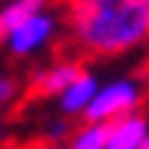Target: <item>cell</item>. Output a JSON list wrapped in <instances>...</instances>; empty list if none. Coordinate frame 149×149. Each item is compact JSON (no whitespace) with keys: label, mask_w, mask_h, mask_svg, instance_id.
Segmentation results:
<instances>
[{"label":"cell","mask_w":149,"mask_h":149,"mask_svg":"<svg viewBox=\"0 0 149 149\" xmlns=\"http://www.w3.org/2000/svg\"><path fill=\"white\" fill-rule=\"evenodd\" d=\"M62 40V13L59 6H44L31 13L25 22H19L0 44V53L16 65L37 62L40 56H47L56 44Z\"/></svg>","instance_id":"7a4b0ae2"},{"label":"cell","mask_w":149,"mask_h":149,"mask_svg":"<svg viewBox=\"0 0 149 149\" xmlns=\"http://www.w3.org/2000/svg\"><path fill=\"white\" fill-rule=\"evenodd\" d=\"M96 87H100V78H96V72L93 68H87V72H81L78 78H74L68 87H65L59 96H56V115L65 121H84V115H87V106H90V100L96 96Z\"/></svg>","instance_id":"5b68a950"},{"label":"cell","mask_w":149,"mask_h":149,"mask_svg":"<svg viewBox=\"0 0 149 149\" xmlns=\"http://www.w3.org/2000/svg\"><path fill=\"white\" fill-rule=\"evenodd\" d=\"M146 96H149V90H146L143 74H115V78H106L96 87V96L87 106L84 121L109 124V121L124 118L130 112H143Z\"/></svg>","instance_id":"3957f363"},{"label":"cell","mask_w":149,"mask_h":149,"mask_svg":"<svg viewBox=\"0 0 149 149\" xmlns=\"http://www.w3.org/2000/svg\"><path fill=\"white\" fill-rule=\"evenodd\" d=\"M3 134H6V109H0V140H3Z\"/></svg>","instance_id":"8fae6325"},{"label":"cell","mask_w":149,"mask_h":149,"mask_svg":"<svg viewBox=\"0 0 149 149\" xmlns=\"http://www.w3.org/2000/svg\"><path fill=\"white\" fill-rule=\"evenodd\" d=\"M40 149H65V146H62V143H44Z\"/></svg>","instance_id":"7c38bea8"},{"label":"cell","mask_w":149,"mask_h":149,"mask_svg":"<svg viewBox=\"0 0 149 149\" xmlns=\"http://www.w3.org/2000/svg\"><path fill=\"white\" fill-rule=\"evenodd\" d=\"M87 68H90L87 59H81L78 53L53 56V59H47L44 65H37L34 72L28 74L25 90L34 93L37 100H56V96H59V93H62L81 72H87Z\"/></svg>","instance_id":"277c9868"},{"label":"cell","mask_w":149,"mask_h":149,"mask_svg":"<svg viewBox=\"0 0 149 149\" xmlns=\"http://www.w3.org/2000/svg\"><path fill=\"white\" fill-rule=\"evenodd\" d=\"M149 137V115L130 112L106 124V149H140Z\"/></svg>","instance_id":"8992f818"},{"label":"cell","mask_w":149,"mask_h":149,"mask_svg":"<svg viewBox=\"0 0 149 149\" xmlns=\"http://www.w3.org/2000/svg\"><path fill=\"white\" fill-rule=\"evenodd\" d=\"M140 149H149V137H146V143H143V146H140Z\"/></svg>","instance_id":"4fadbf2b"},{"label":"cell","mask_w":149,"mask_h":149,"mask_svg":"<svg viewBox=\"0 0 149 149\" xmlns=\"http://www.w3.org/2000/svg\"><path fill=\"white\" fill-rule=\"evenodd\" d=\"M59 13L81 59H124L149 47V0H62Z\"/></svg>","instance_id":"6da1fadb"},{"label":"cell","mask_w":149,"mask_h":149,"mask_svg":"<svg viewBox=\"0 0 149 149\" xmlns=\"http://www.w3.org/2000/svg\"><path fill=\"white\" fill-rule=\"evenodd\" d=\"M22 93H25V81L19 78V72L9 65H0V109L16 106L22 100Z\"/></svg>","instance_id":"9c48e42d"},{"label":"cell","mask_w":149,"mask_h":149,"mask_svg":"<svg viewBox=\"0 0 149 149\" xmlns=\"http://www.w3.org/2000/svg\"><path fill=\"white\" fill-rule=\"evenodd\" d=\"M50 3H53V0H3V3H0V44H3V37H6L19 22H25L31 13L50 6Z\"/></svg>","instance_id":"52a82bcc"},{"label":"cell","mask_w":149,"mask_h":149,"mask_svg":"<svg viewBox=\"0 0 149 149\" xmlns=\"http://www.w3.org/2000/svg\"><path fill=\"white\" fill-rule=\"evenodd\" d=\"M62 146L65 149H106V124H96V121H74Z\"/></svg>","instance_id":"ba28073f"},{"label":"cell","mask_w":149,"mask_h":149,"mask_svg":"<svg viewBox=\"0 0 149 149\" xmlns=\"http://www.w3.org/2000/svg\"><path fill=\"white\" fill-rule=\"evenodd\" d=\"M68 130H72V121H65V118H59V115H56L53 121H47L44 137H47V143H65Z\"/></svg>","instance_id":"30bf717a"}]
</instances>
